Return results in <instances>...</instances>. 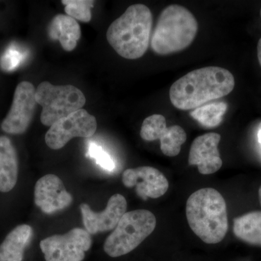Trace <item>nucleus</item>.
I'll list each match as a JSON object with an SVG mask.
<instances>
[{
  "mask_svg": "<svg viewBox=\"0 0 261 261\" xmlns=\"http://www.w3.org/2000/svg\"><path fill=\"white\" fill-rule=\"evenodd\" d=\"M36 100L42 107L41 122L44 126H51L62 118L82 109L86 97L74 86H55L44 82L36 89Z\"/></svg>",
  "mask_w": 261,
  "mask_h": 261,
  "instance_id": "6",
  "label": "nucleus"
},
{
  "mask_svg": "<svg viewBox=\"0 0 261 261\" xmlns=\"http://www.w3.org/2000/svg\"><path fill=\"white\" fill-rule=\"evenodd\" d=\"M24 55L20 49L15 47H10L5 51L0 61L1 68L3 70L10 71L14 70L21 63Z\"/></svg>",
  "mask_w": 261,
  "mask_h": 261,
  "instance_id": "22",
  "label": "nucleus"
},
{
  "mask_svg": "<svg viewBox=\"0 0 261 261\" xmlns=\"http://www.w3.org/2000/svg\"><path fill=\"white\" fill-rule=\"evenodd\" d=\"M221 141L219 134L211 132L196 137L189 154L190 166H197L201 174L217 172L222 166L218 146Z\"/></svg>",
  "mask_w": 261,
  "mask_h": 261,
  "instance_id": "14",
  "label": "nucleus"
},
{
  "mask_svg": "<svg viewBox=\"0 0 261 261\" xmlns=\"http://www.w3.org/2000/svg\"><path fill=\"white\" fill-rule=\"evenodd\" d=\"M18 161L11 140L0 137V192H8L14 188L18 180Z\"/></svg>",
  "mask_w": 261,
  "mask_h": 261,
  "instance_id": "15",
  "label": "nucleus"
},
{
  "mask_svg": "<svg viewBox=\"0 0 261 261\" xmlns=\"http://www.w3.org/2000/svg\"><path fill=\"white\" fill-rule=\"evenodd\" d=\"M140 136L145 141H161V151L168 157L178 155L187 140L186 132L182 127H167L166 118L160 114L152 115L144 120Z\"/></svg>",
  "mask_w": 261,
  "mask_h": 261,
  "instance_id": "10",
  "label": "nucleus"
},
{
  "mask_svg": "<svg viewBox=\"0 0 261 261\" xmlns=\"http://www.w3.org/2000/svg\"><path fill=\"white\" fill-rule=\"evenodd\" d=\"M80 209L86 229L91 234H95L115 229L126 213L127 201L123 195L116 194L109 199L102 212H94L87 203H82Z\"/></svg>",
  "mask_w": 261,
  "mask_h": 261,
  "instance_id": "12",
  "label": "nucleus"
},
{
  "mask_svg": "<svg viewBox=\"0 0 261 261\" xmlns=\"http://www.w3.org/2000/svg\"><path fill=\"white\" fill-rule=\"evenodd\" d=\"M257 59H258L259 63H260L261 66V38L259 39L258 43H257Z\"/></svg>",
  "mask_w": 261,
  "mask_h": 261,
  "instance_id": "23",
  "label": "nucleus"
},
{
  "mask_svg": "<svg viewBox=\"0 0 261 261\" xmlns=\"http://www.w3.org/2000/svg\"><path fill=\"white\" fill-rule=\"evenodd\" d=\"M234 86V77L229 70L221 67H205L192 70L175 82L170 88V100L181 111L195 109L228 95Z\"/></svg>",
  "mask_w": 261,
  "mask_h": 261,
  "instance_id": "1",
  "label": "nucleus"
},
{
  "mask_svg": "<svg viewBox=\"0 0 261 261\" xmlns=\"http://www.w3.org/2000/svg\"><path fill=\"white\" fill-rule=\"evenodd\" d=\"M37 105L34 85L29 82L19 84L9 113L2 123V129L10 135L24 133L32 121Z\"/></svg>",
  "mask_w": 261,
  "mask_h": 261,
  "instance_id": "9",
  "label": "nucleus"
},
{
  "mask_svg": "<svg viewBox=\"0 0 261 261\" xmlns=\"http://www.w3.org/2000/svg\"><path fill=\"white\" fill-rule=\"evenodd\" d=\"M32 235V228L29 225H20L12 230L0 245V261H23Z\"/></svg>",
  "mask_w": 261,
  "mask_h": 261,
  "instance_id": "17",
  "label": "nucleus"
},
{
  "mask_svg": "<svg viewBox=\"0 0 261 261\" xmlns=\"http://www.w3.org/2000/svg\"><path fill=\"white\" fill-rule=\"evenodd\" d=\"M226 110L227 105L225 102L211 103L195 108L190 116L205 128H212L221 124Z\"/></svg>",
  "mask_w": 261,
  "mask_h": 261,
  "instance_id": "19",
  "label": "nucleus"
},
{
  "mask_svg": "<svg viewBox=\"0 0 261 261\" xmlns=\"http://www.w3.org/2000/svg\"><path fill=\"white\" fill-rule=\"evenodd\" d=\"M186 216L192 231L205 243H219L227 233L226 201L215 189H200L192 193L187 201Z\"/></svg>",
  "mask_w": 261,
  "mask_h": 261,
  "instance_id": "2",
  "label": "nucleus"
},
{
  "mask_svg": "<svg viewBox=\"0 0 261 261\" xmlns=\"http://www.w3.org/2000/svg\"><path fill=\"white\" fill-rule=\"evenodd\" d=\"M34 202L46 214H51L66 208L73 202L61 178L47 174L38 180L34 188Z\"/></svg>",
  "mask_w": 261,
  "mask_h": 261,
  "instance_id": "13",
  "label": "nucleus"
},
{
  "mask_svg": "<svg viewBox=\"0 0 261 261\" xmlns=\"http://www.w3.org/2000/svg\"><path fill=\"white\" fill-rule=\"evenodd\" d=\"M257 139H258L259 143H260L261 145V128L260 130H259L258 133H257Z\"/></svg>",
  "mask_w": 261,
  "mask_h": 261,
  "instance_id": "24",
  "label": "nucleus"
},
{
  "mask_svg": "<svg viewBox=\"0 0 261 261\" xmlns=\"http://www.w3.org/2000/svg\"><path fill=\"white\" fill-rule=\"evenodd\" d=\"M157 221L152 212L136 210L126 212L104 244L109 256L117 257L137 248L155 228Z\"/></svg>",
  "mask_w": 261,
  "mask_h": 261,
  "instance_id": "5",
  "label": "nucleus"
},
{
  "mask_svg": "<svg viewBox=\"0 0 261 261\" xmlns=\"http://www.w3.org/2000/svg\"><path fill=\"white\" fill-rule=\"evenodd\" d=\"M95 117L86 110L80 109L56 122L45 135V142L49 148L60 149L75 137L88 138L97 130Z\"/></svg>",
  "mask_w": 261,
  "mask_h": 261,
  "instance_id": "8",
  "label": "nucleus"
},
{
  "mask_svg": "<svg viewBox=\"0 0 261 261\" xmlns=\"http://www.w3.org/2000/svg\"><path fill=\"white\" fill-rule=\"evenodd\" d=\"M92 244L88 231L75 228L65 234L44 239L40 248L46 261H82Z\"/></svg>",
  "mask_w": 261,
  "mask_h": 261,
  "instance_id": "7",
  "label": "nucleus"
},
{
  "mask_svg": "<svg viewBox=\"0 0 261 261\" xmlns=\"http://www.w3.org/2000/svg\"><path fill=\"white\" fill-rule=\"evenodd\" d=\"M260 16H261V10H260Z\"/></svg>",
  "mask_w": 261,
  "mask_h": 261,
  "instance_id": "26",
  "label": "nucleus"
},
{
  "mask_svg": "<svg viewBox=\"0 0 261 261\" xmlns=\"http://www.w3.org/2000/svg\"><path fill=\"white\" fill-rule=\"evenodd\" d=\"M197 30V20L190 10L181 5H169L159 15L151 37V47L161 56L178 53L193 42Z\"/></svg>",
  "mask_w": 261,
  "mask_h": 261,
  "instance_id": "4",
  "label": "nucleus"
},
{
  "mask_svg": "<svg viewBox=\"0 0 261 261\" xmlns=\"http://www.w3.org/2000/svg\"><path fill=\"white\" fill-rule=\"evenodd\" d=\"M152 15L145 5L136 4L115 20L107 32L110 45L120 56L128 60L142 58L151 39Z\"/></svg>",
  "mask_w": 261,
  "mask_h": 261,
  "instance_id": "3",
  "label": "nucleus"
},
{
  "mask_svg": "<svg viewBox=\"0 0 261 261\" xmlns=\"http://www.w3.org/2000/svg\"><path fill=\"white\" fill-rule=\"evenodd\" d=\"M233 231L244 243L261 246V211H252L236 218Z\"/></svg>",
  "mask_w": 261,
  "mask_h": 261,
  "instance_id": "18",
  "label": "nucleus"
},
{
  "mask_svg": "<svg viewBox=\"0 0 261 261\" xmlns=\"http://www.w3.org/2000/svg\"><path fill=\"white\" fill-rule=\"evenodd\" d=\"M62 3L65 5V11L68 16L75 20L87 23L92 19L91 8L94 1L88 0H63Z\"/></svg>",
  "mask_w": 261,
  "mask_h": 261,
  "instance_id": "20",
  "label": "nucleus"
},
{
  "mask_svg": "<svg viewBox=\"0 0 261 261\" xmlns=\"http://www.w3.org/2000/svg\"><path fill=\"white\" fill-rule=\"evenodd\" d=\"M122 181L128 188L135 187L137 195L143 200H147L149 197L157 199L162 197L169 187L163 173L150 166L126 170L122 175Z\"/></svg>",
  "mask_w": 261,
  "mask_h": 261,
  "instance_id": "11",
  "label": "nucleus"
},
{
  "mask_svg": "<svg viewBox=\"0 0 261 261\" xmlns=\"http://www.w3.org/2000/svg\"><path fill=\"white\" fill-rule=\"evenodd\" d=\"M258 197H259V201H260V206H261V186L260 187V189H259Z\"/></svg>",
  "mask_w": 261,
  "mask_h": 261,
  "instance_id": "25",
  "label": "nucleus"
},
{
  "mask_svg": "<svg viewBox=\"0 0 261 261\" xmlns=\"http://www.w3.org/2000/svg\"><path fill=\"white\" fill-rule=\"evenodd\" d=\"M87 155L90 159H94L97 164L106 171H112L116 168V164L111 156L100 146L94 142L89 144Z\"/></svg>",
  "mask_w": 261,
  "mask_h": 261,
  "instance_id": "21",
  "label": "nucleus"
},
{
  "mask_svg": "<svg viewBox=\"0 0 261 261\" xmlns=\"http://www.w3.org/2000/svg\"><path fill=\"white\" fill-rule=\"evenodd\" d=\"M49 35L53 40H59L65 51L73 50L81 38L80 24L68 15H57L49 25Z\"/></svg>",
  "mask_w": 261,
  "mask_h": 261,
  "instance_id": "16",
  "label": "nucleus"
}]
</instances>
